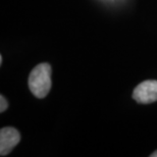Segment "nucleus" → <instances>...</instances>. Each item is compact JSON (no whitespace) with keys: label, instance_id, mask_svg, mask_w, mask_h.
Here are the masks:
<instances>
[{"label":"nucleus","instance_id":"f257e3e1","mask_svg":"<svg viewBox=\"0 0 157 157\" xmlns=\"http://www.w3.org/2000/svg\"><path fill=\"white\" fill-rule=\"evenodd\" d=\"M51 67L49 63L43 62L38 64L31 71L28 85L37 98H45L51 89Z\"/></svg>","mask_w":157,"mask_h":157},{"label":"nucleus","instance_id":"f03ea898","mask_svg":"<svg viewBox=\"0 0 157 157\" xmlns=\"http://www.w3.org/2000/svg\"><path fill=\"white\" fill-rule=\"evenodd\" d=\"M133 98L141 104L157 101V81L148 80L139 84L133 92Z\"/></svg>","mask_w":157,"mask_h":157},{"label":"nucleus","instance_id":"7ed1b4c3","mask_svg":"<svg viewBox=\"0 0 157 157\" xmlns=\"http://www.w3.org/2000/svg\"><path fill=\"white\" fill-rule=\"evenodd\" d=\"M21 134L12 127L2 128L0 130V155L6 156L20 143Z\"/></svg>","mask_w":157,"mask_h":157},{"label":"nucleus","instance_id":"20e7f679","mask_svg":"<svg viewBox=\"0 0 157 157\" xmlns=\"http://www.w3.org/2000/svg\"><path fill=\"white\" fill-rule=\"evenodd\" d=\"M7 106H8L7 100L5 99L4 96L1 95L0 96V112H4L7 109Z\"/></svg>","mask_w":157,"mask_h":157},{"label":"nucleus","instance_id":"39448f33","mask_svg":"<svg viewBox=\"0 0 157 157\" xmlns=\"http://www.w3.org/2000/svg\"><path fill=\"white\" fill-rule=\"evenodd\" d=\"M150 156H151V157H157V150H156V151H154V152H153L152 154L150 155Z\"/></svg>","mask_w":157,"mask_h":157},{"label":"nucleus","instance_id":"423d86ee","mask_svg":"<svg viewBox=\"0 0 157 157\" xmlns=\"http://www.w3.org/2000/svg\"><path fill=\"white\" fill-rule=\"evenodd\" d=\"M2 63V56H0V64Z\"/></svg>","mask_w":157,"mask_h":157}]
</instances>
